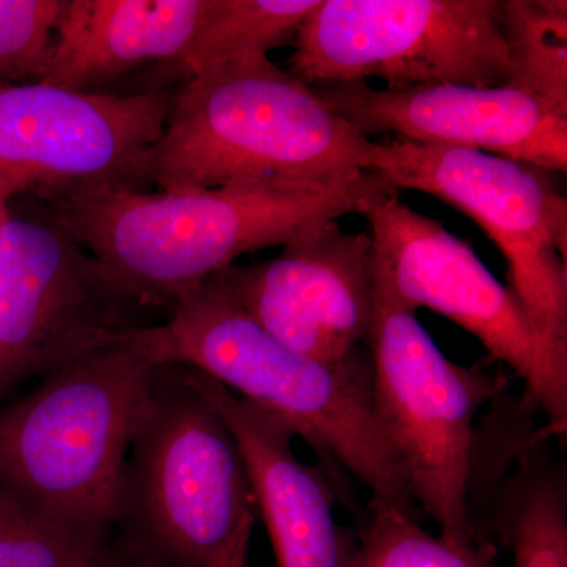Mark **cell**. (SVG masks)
Masks as SVG:
<instances>
[{"label":"cell","instance_id":"6da1fadb","mask_svg":"<svg viewBox=\"0 0 567 567\" xmlns=\"http://www.w3.org/2000/svg\"><path fill=\"white\" fill-rule=\"evenodd\" d=\"M401 189L379 171L330 183H234L145 193L95 189L43 207L102 265L134 306L167 308L233 267L320 224L368 213Z\"/></svg>","mask_w":567,"mask_h":567},{"label":"cell","instance_id":"8992f818","mask_svg":"<svg viewBox=\"0 0 567 567\" xmlns=\"http://www.w3.org/2000/svg\"><path fill=\"white\" fill-rule=\"evenodd\" d=\"M380 431L420 509L456 543L486 539L475 511L476 416L506 391L505 375L453 363L416 312L374 282L368 339Z\"/></svg>","mask_w":567,"mask_h":567},{"label":"cell","instance_id":"30bf717a","mask_svg":"<svg viewBox=\"0 0 567 567\" xmlns=\"http://www.w3.org/2000/svg\"><path fill=\"white\" fill-rule=\"evenodd\" d=\"M173 91L134 95L0 85V200L95 189L145 192Z\"/></svg>","mask_w":567,"mask_h":567},{"label":"cell","instance_id":"e0dca14e","mask_svg":"<svg viewBox=\"0 0 567 567\" xmlns=\"http://www.w3.org/2000/svg\"><path fill=\"white\" fill-rule=\"evenodd\" d=\"M319 0H212L203 24L183 52L192 78L227 63L265 58L293 43Z\"/></svg>","mask_w":567,"mask_h":567},{"label":"cell","instance_id":"ffe728a7","mask_svg":"<svg viewBox=\"0 0 567 567\" xmlns=\"http://www.w3.org/2000/svg\"><path fill=\"white\" fill-rule=\"evenodd\" d=\"M0 567H132L110 544L63 532L0 488Z\"/></svg>","mask_w":567,"mask_h":567},{"label":"cell","instance_id":"5b68a950","mask_svg":"<svg viewBox=\"0 0 567 567\" xmlns=\"http://www.w3.org/2000/svg\"><path fill=\"white\" fill-rule=\"evenodd\" d=\"M117 336L0 406V488L96 544H110L123 464L156 371Z\"/></svg>","mask_w":567,"mask_h":567},{"label":"cell","instance_id":"d6986e66","mask_svg":"<svg viewBox=\"0 0 567 567\" xmlns=\"http://www.w3.org/2000/svg\"><path fill=\"white\" fill-rule=\"evenodd\" d=\"M347 567H503L492 540L456 543L435 536L385 503H369L360 539Z\"/></svg>","mask_w":567,"mask_h":567},{"label":"cell","instance_id":"7402d4cb","mask_svg":"<svg viewBox=\"0 0 567 567\" xmlns=\"http://www.w3.org/2000/svg\"><path fill=\"white\" fill-rule=\"evenodd\" d=\"M254 525L256 524L248 525V527L241 529L233 546L224 551L221 558L213 567H246V557H248L249 539H251Z\"/></svg>","mask_w":567,"mask_h":567},{"label":"cell","instance_id":"277c9868","mask_svg":"<svg viewBox=\"0 0 567 567\" xmlns=\"http://www.w3.org/2000/svg\"><path fill=\"white\" fill-rule=\"evenodd\" d=\"M257 506L244 454L188 365H156L123 464L114 528L132 567H213Z\"/></svg>","mask_w":567,"mask_h":567},{"label":"cell","instance_id":"7a4b0ae2","mask_svg":"<svg viewBox=\"0 0 567 567\" xmlns=\"http://www.w3.org/2000/svg\"><path fill=\"white\" fill-rule=\"evenodd\" d=\"M118 339L153 364L210 377L292 427L322 458L328 477L347 472L374 502L420 518L377 421L369 350L341 363L306 357L254 322L216 275L175 306L166 323L140 324Z\"/></svg>","mask_w":567,"mask_h":567},{"label":"cell","instance_id":"5bb4252c","mask_svg":"<svg viewBox=\"0 0 567 567\" xmlns=\"http://www.w3.org/2000/svg\"><path fill=\"white\" fill-rule=\"evenodd\" d=\"M193 371L197 385L218 406L237 439L257 516L262 517L274 544L276 565L347 567L353 546L336 522L330 477L297 457L293 429L210 377Z\"/></svg>","mask_w":567,"mask_h":567},{"label":"cell","instance_id":"8fae6325","mask_svg":"<svg viewBox=\"0 0 567 567\" xmlns=\"http://www.w3.org/2000/svg\"><path fill=\"white\" fill-rule=\"evenodd\" d=\"M132 301L47 208L0 221V401L137 327Z\"/></svg>","mask_w":567,"mask_h":567},{"label":"cell","instance_id":"9c48e42d","mask_svg":"<svg viewBox=\"0 0 567 567\" xmlns=\"http://www.w3.org/2000/svg\"><path fill=\"white\" fill-rule=\"evenodd\" d=\"M374 171L472 218L507 264L509 289L533 322L567 346V200L548 171L446 145L377 142Z\"/></svg>","mask_w":567,"mask_h":567},{"label":"cell","instance_id":"4fadbf2b","mask_svg":"<svg viewBox=\"0 0 567 567\" xmlns=\"http://www.w3.org/2000/svg\"><path fill=\"white\" fill-rule=\"evenodd\" d=\"M312 89L364 137L391 133L417 144L505 156L548 173L567 167V115L506 85L375 89L358 81Z\"/></svg>","mask_w":567,"mask_h":567},{"label":"cell","instance_id":"ac0fdd59","mask_svg":"<svg viewBox=\"0 0 567 567\" xmlns=\"http://www.w3.org/2000/svg\"><path fill=\"white\" fill-rule=\"evenodd\" d=\"M499 13L511 59L506 87L567 115V3L499 0Z\"/></svg>","mask_w":567,"mask_h":567},{"label":"cell","instance_id":"7c38bea8","mask_svg":"<svg viewBox=\"0 0 567 567\" xmlns=\"http://www.w3.org/2000/svg\"><path fill=\"white\" fill-rule=\"evenodd\" d=\"M216 276L254 322L306 357L341 363L368 344L374 320L371 234L323 223L284 245L275 259L233 265Z\"/></svg>","mask_w":567,"mask_h":567},{"label":"cell","instance_id":"9a60e30c","mask_svg":"<svg viewBox=\"0 0 567 567\" xmlns=\"http://www.w3.org/2000/svg\"><path fill=\"white\" fill-rule=\"evenodd\" d=\"M212 0H66L41 84L92 92L137 66L181 61Z\"/></svg>","mask_w":567,"mask_h":567},{"label":"cell","instance_id":"ba28073f","mask_svg":"<svg viewBox=\"0 0 567 567\" xmlns=\"http://www.w3.org/2000/svg\"><path fill=\"white\" fill-rule=\"evenodd\" d=\"M374 245V282L410 311L425 308L475 336L488 354L527 385L528 401L567 427V346L548 338L516 295L465 241L391 196L365 213Z\"/></svg>","mask_w":567,"mask_h":567},{"label":"cell","instance_id":"44dd1931","mask_svg":"<svg viewBox=\"0 0 567 567\" xmlns=\"http://www.w3.org/2000/svg\"><path fill=\"white\" fill-rule=\"evenodd\" d=\"M65 7L66 0H0V85L41 80Z\"/></svg>","mask_w":567,"mask_h":567},{"label":"cell","instance_id":"3957f363","mask_svg":"<svg viewBox=\"0 0 567 567\" xmlns=\"http://www.w3.org/2000/svg\"><path fill=\"white\" fill-rule=\"evenodd\" d=\"M375 151L311 85L265 55L188 78L147 173L159 192L330 183L374 171Z\"/></svg>","mask_w":567,"mask_h":567},{"label":"cell","instance_id":"2e32d148","mask_svg":"<svg viewBox=\"0 0 567 567\" xmlns=\"http://www.w3.org/2000/svg\"><path fill=\"white\" fill-rule=\"evenodd\" d=\"M487 518L513 551L514 567H567L565 465L533 439L499 483Z\"/></svg>","mask_w":567,"mask_h":567},{"label":"cell","instance_id":"603a6c76","mask_svg":"<svg viewBox=\"0 0 567 567\" xmlns=\"http://www.w3.org/2000/svg\"><path fill=\"white\" fill-rule=\"evenodd\" d=\"M7 208H9V204L2 203V200H0V221H2L3 215L7 213Z\"/></svg>","mask_w":567,"mask_h":567},{"label":"cell","instance_id":"52a82bcc","mask_svg":"<svg viewBox=\"0 0 567 567\" xmlns=\"http://www.w3.org/2000/svg\"><path fill=\"white\" fill-rule=\"evenodd\" d=\"M305 84L502 87L511 59L499 0H319L293 41Z\"/></svg>","mask_w":567,"mask_h":567}]
</instances>
